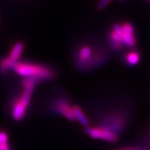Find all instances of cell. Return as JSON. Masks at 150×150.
<instances>
[{
    "label": "cell",
    "mask_w": 150,
    "mask_h": 150,
    "mask_svg": "<svg viewBox=\"0 0 150 150\" xmlns=\"http://www.w3.org/2000/svg\"><path fill=\"white\" fill-rule=\"evenodd\" d=\"M120 150H139V149H131V148H125V149H122Z\"/></svg>",
    "instance_id": "cell-13"
},
{
    "label": "cell",
    "mask_w": 150,
    "mask_h": 150,
    "mask_svg": "<svg viewBox=\"0 0 150 150\" xmlns=\"http://www.w3.org/2000/svg\"><path fill=\"white\" fill-rule=\"evenodd\" d=\"M120 1H124V0H120Z\"/></svg>",
    "instance_id": "cell-15"
},
{
    "label": "cell",
    "mask_w": 150,
    "mask_h": 150,
    "mask_svg": "<svg viewBox=\"0 0 150 150\" xmlns=\"http://www.w3.org/2000/svg\"><path fill=\"white\" fill-rule=\"evenodd\" d=\"M120 33L124 45L126 47H133L136 45V37L134 27L129 22L123 24H114L113 26Z\"/></svg>",
    "instance_id": "cell-4"
},
{
    "label": "cell",
    "mask_w": 150,
    "mask_h": 150,
    "mask_svg": "<svg viewBox=\"0 0 150 150\" xmlns=\"http://www.w3.org/2000/svg\"><path fill=\"white\" fill-rule=\"evenodd\" d=\"M53 108L55 111L60 114L69 121H74V117L72 112V105L65 98H57L54 103Z\"/></svg>",
    "instance_id": "cell-5"
},
{
    "label": "cell",
    "mask_w": 150,
    "mask_h": 150,
    "mask_svg": "<svg viewBox=\"0 0 150 150\" xmlns=\"http://www.w3.org/2000/svg\"><path fill=\"white\" fill-rule=\"evenodd\" d=\"M86 133L93 139H100L108 143H116L119 140V134L103 126H89L85 128Z\"/></svg>",
    "instance_id": "cell-3"
},
{
    "label": "cell",
    "mask_w": 150,
    "mask_h": 150,
    "mask_svg": "<svg viewBox=\"0 0 150 150\" xmlns=\"http://www.w3.org/2000/svg\"><path fill=\"white\" fill-rule=\"evenodd\" d=\"M25 49V44L22 41H18L14 44L10 50V52L9 53L8 58L13 62L14 63L19 62L20 59V57L22 55L23 51Z\"/></svg>",
    "instance_id": "cell-7"
},
{
    "label": "cell",
    "mask_w": 150,
    "mask_h": 150,
    "mask_svg": "<svg viewBox=\"0 0 150 150\" xmlns=\"http://www.w3.org/2000/svg\"><path fill=\"white\" fill-rule=\"evenodd\" d=\"M0 150H11L9 134L5 130H0Z\"/></svg>",
    "instance_id": "cell-10"
},
{
    "label": "cell",
    "mask_w": 150,
    "mask_h": 150,
    "mask_svg": "<svg viewBox=\"0 0 150 150\" xmlns=\"http://www.w3.org/2000/svg\"><path fill=\"white\" fill-rule=\"evenodd\" d=\"M12 70L23 79L32 78L40 82L50 81L56 77V72L49 66L28 61H19L14 63Z\"/></svg>",
    "instance_id": "cell-1"
},
{
    "label": "cell",
    "mask_w": 150,
    "mask_h": 150,
    "mask_svg": "<svg viewBox=\"0 0 150 150\" xmlns=\"http://www.w3.org/2000/svg\"><path fill=\"white\" fill-rule=\"evenodd\" d=\"M72 112L74 115V120H78L82 126H84L86 127H88L90 126L89 119L86 116L85 113L81 108L78 106V105H72Z\"/></svg>",
    "instance_id": "cell-8"
},
{
    "label": "cell",
    "mask_w": 150,
    "mask_h": 150,
    "mask_svg": "<svg viewBox=\"0 0 150 150\" xmlns=\"http://www.w3.org/2000/svg\"><path fill=\"white\" fill-rule=\"evenodd\" d=\"M141 54L138 50H129L123 55V63L129 67H133L139 63Z\"/></svg>",
    "instance_id": "cell-9"
},
{
    "label": "cell",
    "mask_w": 150,
    "mask_h": 150,
    "mask_svg": "<svg viewBox=\"0 0 150 150\" xmlns=\"http://www.w3.org/2000/svg\"><path fill=\"white\" fill-rule=\"evenodd\" d=\"M14 63L11 62L9 58L7 57H5V58H2L1 60H0V70L2 72H7L9 70H12V67H13Z\"/></svg>",
    "instance_id": "cell-11"
},
{
    "label": "cell",
    "mask_w": 150,
    "mask_h": 150,
    "mask_svg": "<svg viewBox=\"0 0 150 150\" xmlns=\"http://www.w3.org/2000/svg\"><path fill=\"white\" fill-rule=\"evenodd\" d=\"M28 108H29L23 104L19 97L16 98L11 105V114L13 120H15V121H20L23 120L26 115Z\"/></svg>",
    "instance_id": "cell-6"
},
{
    "label": "cell",
    "mask_w": 150,
    "mask_h": 150,
    "mask_svg": "<svg viewBox=\"0 0 150 150\" xmlns=\"http://www.w3.org/2000/svg\"><path fill=\"white\" fill-rule=\"evenodd\" d=\"M112 0H100V2L97 4V8L99 10L103 9L104 8L108 6V4L111 2Z\"/></svg>",
    "instance_id": "cell-12"
},
{
    "label": "cell",
    "mask_w": 150,
    "mask_h": 150,
    "mask_svg": "<svg viewBox=\"0 0 150 150\" xmlns=\"http://www.w3.org/2000/svg\"><path fill=\"white\" fill-rule=\"evenodd\" d=\"M106 58L104 52L97 50L89 44H83L76 50L75 64L82 70L91 69L104 63Z\"/></svg>",
    "instance_id": "cell-2"
},
{
    "label": "cell",
    "mask_w": 150,
    "mask_h": 150,
    "mask_svg": "<svg viewBox=\"0 0 150 150\" xmlns=\"http://www.w3.org/2000/svg\"><path fill=\"white\" fill-rule=\"evenodd\" d=\"M147 1H148L149 2H150V0H147Z\"/></svg>",
    "instance_id": "cell-14"
}]
</instances>
